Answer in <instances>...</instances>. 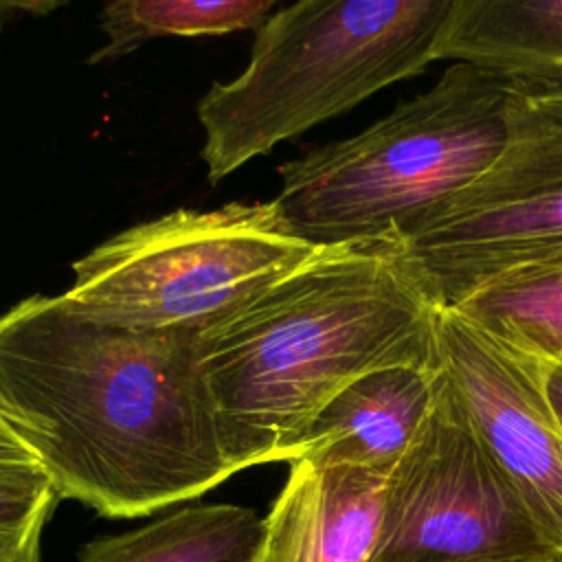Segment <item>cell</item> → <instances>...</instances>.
I'll return each instance as SVG.
<instances>
[{
	"instance_id": "cell-10",
	"label": "cell",
	"mask_w": 562,
	"mask_h": 562,
	"mask_svg": "<svg viewBox=\"0 0 562 562\" xmlns=\"http://www.w3.org/2000/svg\"><path fill=\"white\" fill-rule=\"evenodd\" d=\"M439 373L441 364L360 378L318 413L299 459L391 472L428 411Z\"/></svg>"
},
{
	"instance_id": "cell-9",
	"label": "cell",
	"mask_w": 562,
	"mask_h": 562,
	"mask_svg": "<svg viewBox=\"0 0 562 562\" xmlns=\"http://www.w3.org/2000/svg\"><path fill=\"white\" fill-rule=\"evenodd\" d=\"M250 562H369L389 472L290 463Z\"/></svg>"
},
{
	"instance_id": "cell-13",
	"label": "cell",
	"mask_w": 562,
	"mask_h": 562,
	"mask_svg": "<svg viewBox=\"0 0 562 562\" xmlns=\"http://www.w3.org/2000/svg\"><path fill=\"white\" fill-rule=\"evenodd\" d=\"M274 0H116L101 11L105 44L90 64L123 57L158 37H204L259 29Z\"/></svg>"
},
{
	"instance_id": "cell-3",
	"label": "cell",
	"mask_w": 562,
	"mask_h": 562,
	"mask_svg": "<svg viewBox=\"0 0 562 562\" xmlns=\"http://www.w3.org/2000/svg\"><path fill=\"white\" fill-rule=\"evenodd\" d=\"M452 2L301 0L274 11L246 68L198 103L209 180L424 72Z\"/></svg>"
},
{
	"instance_id": "cell-19",
	"label": "cell",
	"mask_w": 562,
	"mask_h": 562,
	"mask_svg": "<svg viewBox=\"0 0 562 562\" xmlns=\"http://www.w3.org/2000/svg\"><path fill=\"white\" fill-rule=\"evenodd\" d=\"M558 373H562V364H560V369H558Z\"/></svg>"
},
{
	"instance_id": "cell-4",
	"label": "cell",
	"mask_w": 562,
	"mask_h": 562,
	"mask_svg": "<svg viewBox=\"0 0 562 562\" xmlns=\"http://www.w3.org/2000/svg\"><path fill=\"white\" fill-rule=\"evenodd\" d=\"M505 105V77L452 61L367 130L281 165L272 204L312 246L404 231L498 158Z\"/></svg>"
},
{
	"instance_id": "cell-7",
	"label": "cell",
	"mask_w": 562,
	"mask_h": 562,
	"mask_svg": "<svg viewBox=\"0 0 562 562\" xmlns=\"http://www.w3.org/2000/svg\"><path fill=\"white\" fill-rule=\"evenodd\" d=\"M549 547L441 371L424 419L389 472L369 562H485Z\"/></svg>"
},
{
	"instance_id": "cell-17",
	"label": "cell",
	"mask_w": 562,
	"mask_h": 562,
	"mask_svg": "<svg viewBox=\"0 0 562 562\" xmlns=\"http://www.w3.org/2000/svg\"><path fill=\"white\" fill-rule=\"evenodd\" d=\"M551 397L555 402V408L562 417V373H555L553 380H551Z\"/></svg>"
},
{
	"instance_id": "cell-18",
	"label": "cell",
	"mask_w": 562,
	"mask_h": 562,
	"mask_svg": "<svg viewBox=\"0 0 562 562\" xmlns=\"http://www.w3.org/2000/svg\"><path fill=\"white\" fill-rule=\"evenodd\" d=\"M547 562H562V549H560V551H553Z\"/></svg>"
},
{
	"instance_id": "cell-8",
	"label": "cell",
	"mask_w": 562,
	"mask_h": 562,
	"mask_svg": "<svg viewBox=\"0 0 562 562\" xmlns=\"http://www.w3.org/2000/svg\"><path fill=\"white\" fill-rule=\"evenodd\" d=\"M437 345L481 441L549 547L562 549V417L551 397L560 362L457 305L441 310Z\"/></svg>"
},
{
	"instance_id": "cell-6",
	"label": "cell",
	"mask_w": 562,
	"mask_h": 562,
	"mask_svg": "<svg viewBox=\"0 0 562 562\" xmlns=\"http://www.w3.org/2000/svg\"><path fill=\"white\" fill-rule=\"evenodd\" d=\"M507 138L402 233L446 305L562 274V72L507 79Z\"/></svg>"
},
{
	"instance_id": "cell-16",
	"label": "cell",
	"mask_w": 562,
	"mask_h": 562,
	"mask_svg": "<svg viewBox=\"0 0 562 562\" xmlns=\"http://www.w3.org/2000/svg\"><path fill=\"white\" fill-rule=\"evenodd\" d=\"M50 485L35 454L0 417V490H33Z\"/></svg>"
},
{
	"instance_id": "cell-5",
	"label": "cell",
	"mask_w": 562,
	"mask_h": 562,
	"mask_svg": "<svg viewBox=\"0 0 562 562\" xmlns=\"http://www.w3.org/2000/svg\"><path fill=\"white\" fill-rule=\"evenodd\" d=\"M316 248L283 224L272 202L180 209L125 228L77 259L64 294L112 325L202 334Z\"/></svg>"
},
{
	"instance_id": "cell-12",
	"label": "cell",
	"mask_w": 562,
	"mask_h": 562,
	"mask_svg": "<svg viewBox=\"0 0 562 562\" xmlns=\"http://www.w3.org/2000/svg\"><path fill=\"white\" fill-rule=\"evenodd\" d=\"M263 518L241 505H189L138 529L92 540L77 562H250Z\"/></svg>"
},
{
	"instance_id": "cell-14",
	"label": "cell",
	"mask_w": 562,
	"mask_h": 562,
	"mask_svg": "<svg viewBox=\"0 0 562 562\" xmlns=\"http://www.w3.org/2000/svg\"><path fill=\"white\" fill-rule=\"evenodd\" d=\"M457 307L562 364V274L487 290Z\"/></svg>"
},
{
	"instance_id": "cell-1",
	"label": "cell",
	"mask_w": 562,
	"mask_h": 562,
	"mask_svg": "<svg viewBox=\"0 0 562 562\" xmlns=\"http://www.w3.org/2000/svg\"><path fill=\"white\" fill-rule=\"evenodd\" d=\"M0 417L59 498L110 518L191 501L237 470L200 367V331H145L35 294L0 316Z\"/></svg>"
},
{
	"instance_id": "cell-15",
	"label": "cell",
	"mask_w": 562,
	"mask_h": 562,
	"mask_svg": "<svg viewBox=\"0 0 562 562\" xmlns=\"http://www.w3.org/2000/svg\"><path fill=\"white\" fill-rule=\"evenodd\" d=\"M57 498L53 485L0 490V562H40L42 533Z\"/></svg>"
},
{
	"instance_id": "cell-11",
	"label": "cell",
	"mask_w": 562,
	"mask_h": 562,
	"mask_svg": "<svg viewBox=\"0 0 562 562\" xmlns=\"http://www.w3.org/2000/svg\"><path fill=\"white\" fill-rule=\"evenodd\" d=\"M435 59L505 79L562 72V0H454Z\"/></svg>"
},
{
	"instance_id": "cell-2",
	"label": "cell",
	"mask_w": 562,
	"mask_h": 562,
	"mask_svg": "<svg viewBox=\"0 0 562 562\" xmlns=\"http://www.w3.org/2000/svg\"><path fill=\"white\" fill-rule=\"evenodd\" d=\"M446 307L402 231L318 246L200 334V367L233 468L296 461L318 413L364 375L439 369Z\"/></svg>"
}]
</instances>
